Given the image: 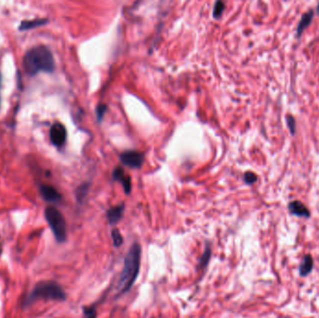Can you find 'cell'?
<instances>
[{"label":"cell","instance_id":"14","mask_svg":"<svg viewBox=\"0 0 319 318\" xmlns=\"http://www.w3.org/2000/svg\"><path fill=\"white\" fill-rule=\"evenodd\" d=\"M111 237H112V240H113V244H114V246L115 248H120L124 244V237L122 236L120 232L118 230V228H113L112 232H111Z\"/></svg>","mask_w":319,"mask_h":318},{"label":"cell","instance_id":"4","mask_svg":"<svg viewBox=\"0 0 319 318\" xmlns=\"http://www.w3.org/2000/svg\"><path fill=\"white\" fill-rule=\"evenodd\" d=\"M45 218L52 230L56 241L64 242L66 240V222L62 213L54 206H49L45 209Z\"/></svg>","mask_w":319,"mask_h":318},{"label":"cell","instance_id":"13","mask_svg":"<svg viewBox=\"0 0 319 318\" xmlns=\"http://www.w3.org/2000/svg\"><path fill=\"white\" fill-rule=\"evenodd\" d=\"M211 255H212V250L210 248V246L208 244H206V249H204V252L202 256L201 260H200V262H199V267L200 268H206L208 266L210 260H211Z\"/></svg>","mask_w":319,"mask_h":318},{"label":"cell","instance_id":"9","mask_svg":"<svg viewBox=\"0 0 319 318\" xmlns=\"http://www.w3.org/2000/svg\"><path fill=\"white\" fill-rule=\"evenodd\" d=\"M124 204H120L118 206L110 209L106 213V216H108L110 224V225L117 224L122 220V218L124 216Z\"/></svg>","mask_w":319,"mask_h":318},{"label":"cell","instance_id":"21","mask_svg":"<svg viewBox=\"0 0 319 318\" xmlns=\"http://www.w3.org/2000/svg\"><path fill=\"white\" fill-rule=\"evenodd\" d=\"M288 124H290V128L292 129V132H294V128H295V122H294V120L290 117V118H288Z\"/></svg>","mask_w":319,"mask_h":318},{"label":"cell","instance_id":"16","mask_svg":"<svg viewBox=\"0 0 319 318\" xmlns=\"http://www.w3.org/2000/svg\"><path fill=\"white\" fill-rule=\"evenodd\" d=\"M312 14H306V16L304 17L302 21L300 22V28H298V32H300V33L304 28H307V26L310 24V22L312 21Z\"/></svg>","mask_w":319,"mask_h":318},{"label":"cell","instance_id":"3","mask_svg":"<svg viewBox=\"0 0 319 318\" xmlns=\"http://www.w3.org/2000/svg\"><path fill=\"white\" fill-rule=\"evenodd\" d=\"M38 300L64 302L66 300V294L62 286L54 281H43L36 286L24 300L22 305L24 307H28Z\"/></svg>","mask_w":319,"mask_h":318},{"label":"cell","instance_id":"12","mask_svg":"<svg viewBox=\"0 0 319 318\" xmlns=\"http://www.w3.org/2000/svg\"><path fill=\"white\" fill-rule=\"evenodd\" d=\"M314 267V260L310 255H307L304 256V262L300 264V274L302 276H308Z\"/></svg>","mask_w":319,"mask_h":318},{"label":"cell","instance_id":"6","mask_svg":"<svg viewBox=\"0 0 319 318\" xmlns=\"http://www.w3.org/2000/svg\"><path fill=\"white\" fill-rule=\"evenodd\" d=\"M120 160L125 166L138 169L143 166L145 157L142 153L132 150V152H125L122 153L120 156Z\"/></svg>","mask_w":319,"mask_h":318},{"label":"cell","instance_id":"7","mask_svg":"<svg viewBox=\"0 0 319 318\" xmlns=\"http://www.w3.org/2000/svg\"><path fill=\"white\" fill-rule=\"evenodd\" d=\"M40 194L43 199L50 202H56L58 204L62 200V195L59 194V192L56 188L50 185H42L40 187Z\"/></svg>","mask_w":319,"mask_h":318},{"label":"cell","instance_id":"20","mask_svg":"<svg viewBox=\"0 0 319 318\" xmlns=\"http://www.w3.org/2000/svg\"><path fill=\"white\" fill-rule=\"evenodd\" d=\"M106 110H108V108H106V106H104V104H100V106H98L96 114H98V118L99 120H101L103 118Z\"/></svg>","mask_w":319,"mask_h":318},{"label":"cell","instance_id":"2","mask_svg":"<svg viewBox=\"0 0 319 318\" xmlns=\"http://www.w3.org/2000/svg\"><path fill=\"white\" fill-rule=\"evenodd\" d=\"M142 249L138 242H134L125 256L124 266L118 279V290L122 295L132 288L136 282L141 266Z\"/></svg>","mask_w":319,"mask_h":318},{"label":"cell","instance_id":"15","mask_svg":"<svg viewBox=\"0 0 319 318\" xmlns=\"http://www.w3.org/2000/svg\"><path fill=\"white\" fill-rule=\"evenodd\" d=\"M224 10H225V4L223 2L220 1V2L216 3L215 8H214V12H213L216 19H218V18L222 17Z\"/></svg>","mask_w":319,"mask_h":318},{"label":"cell","instance_id":"11","mask_svg":"<svg viewBox=\"0 0 319 318\" xmlns=\"http://www.w3.org/2000/svg\"><path fill=\"white\" fill-rule=\"evenodd\" d=\"M48 22H49V20H47V19H35V20H31V21L22 22L19 30L20 31H26L29 29H34V28L45 26Z\"/></svg>","mask_w":319,"mask_h":318},{"label":"cell","instance_id":"18","mask_svg":"<svg viewBox=\"0 0 319 318\" xmlns=\"http://www.w3.org/2000/svg\"><path fill=\"white\" fill-rule=\"evenodd\" d=\"M84 314H86L87 318H96V310L94 306H92L90 308H84Z\"/></svg>","mask_w":319,"mask_h":318},{"label":"cell","instance_id":"19","mask_svg":"<svg viewBox=\"0 0 319 318\" xmlns=\"http://www.w3.org/2000/svg\"><path fill=\"white\" fill-rule=\"evenodd\" d=\"M244 181L248 184H254L257 181V176L254 173L248 172L244 174Z\"/></svg>","mask_w":319,"mask_h":318},{"label":"cell","instance_id":"24","mask_svg":"<svg viewBox=\"0 0 319 318\" xmlns=\"http://www.w3.org/2000/svg\"><path fill=\"white\" fill-rule=\"evenodd\" d=\"M318 12H319V7H318Z\"/></svg>","mask_w":319,"mask_h":318},{"label":"cell","instance_id":"17","mask_svg":"<svg viewBox=\"0 0 319 318\" xmlns=\"http://www.w3.org/2000/svg\"><path fill=\"white\" fill-rule=\"evenodd\" d=\"M88 188H89V187L85 186V185L78 188V200H80V202L84 200L86 194L88 192Z\"/></svg>","mask_w":319,"mask_h":318},{"label":"cell","instance_id":"1","mask_svg":"<svg viewBox=\"0 0 319 318\" xmlns=\"http://www.w3.org/2000/svg\"><path fill=\"white\" fill-rule=\"evenodd\" d=\"M22 66L28 76H36L40 72L52 73L56 70V60L47 46L40 45L30 48L26 54Z\"/></svg>","mask_w":319,"mask_h":318},{"label":"cell","instance_id":"22","mask_svg":"<svg viewBox=\"0 0 319 318\" xmlns=\"http://www.w3.org/2000/svg\"><path fill=\"white\" fill-rule=\"evenodd\" d=\"M2 78H1V74H0V92H1V84H2V80H1ZM1 98V97H0Z\"/></svg>","mask_w":319,"mask_h":318},{"label":"cell","instance_id":"8","mask_svg":"<svg viewBox=\"0 0 319 318\" xmlns=\"http://www.w3.org/2000/svg\"><path fill=\"white\" fill-rule=\"evenodd\" d=\"M113 178H114V180L120 181V182L124 185L126 194H131V190H132L131 178L125 176L124 170H122L120 167H118V168H116V169L114 170V172H113Z\"/></svg>","mask_w":319,"mask_h":318},{"label":"cell","instance_id":"5","mask_svg":"<svg viewBox=\"0 0 319 318\" xmlns=\"http://www.w3.org/2000/svg\"><path fill=\"white\" fill-rule=\"evenodd\" d=\"M50 136L52 143L56 146L59 148L64 146L68 138V132L64 125L60 122H56L50 128Z\"/></svg>","mask_w":319,"mask_h":318},{"label":"cell","instance_id":"23","mask_svg":"<svg viewBox=\"0 0 319 318\" xmlns=\"http://www.w3.org/2000/svg\"><path fill=\"white\" fill-rule=\"evenodd\" d=\"M1 253H2V246H0V255H1Z\"/></svg>","mask_w":319,"mask_h":318},{"label":"cell","instance_id":"10","mask_svg":"<svg viewBox=\"0 0 319 318\" xmlns=\"http://www.w3.org/2000/svg\"><path fill=\"white\" fill-rule=\"evenodd\" d=\"M290 211L292 214L298 216L300 218H309L310 216L309 210L302 202H298V200H295L290 204Z\"/></svg>","mask_w":319,"mask_h":318}]
</instances>
